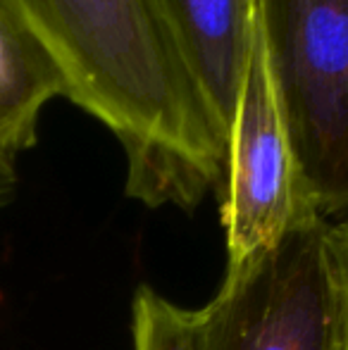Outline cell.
Masks as SVG:
<instances>
[{
  "label": "cell",
  "instance_id": "6da1fadb",
  "mask_svg": "<svg viewBox=\"0 0 348 350\" xmlns=\"http://www.w3.org/2000/svg\"><path fill=\"white\" fill-rule=\"evenodd\" d=\"M51 53L65 98L126 157V196L193 210L222 191L229 136L186 65L160 0H0Z\"/></svg>",
  "mask_w": 348,
  "mask_h": 350
},
{
  "label": "cell",
  "instance_id": "7a4b0ae2",
  "mask_svg": "<svg viewBox=\"0 0 348 350\" xmlns=\"http://www.w3.org/2000/svg\"><path fill=\"white\" fill-rule=\"evenodd\" d=\"M200 350H346L332 224L322 217L241 265L198 310Z\"/></svg>",
  "mask_w": 348,
  "mask_h": 350
},
{
  "label": "cell",
  "instance_id": "3957f363",
  "mask_svg": "<svg viewBox=\"0 0 348 350\" xmlns=\"http://www.w3.org/2000/svg\"><path fill=\"white\" fill-rule=\"evenodd\" d=\"M284 120L312 208L348 212V0H258Z\"/></svg>",
  "mask_w": 348,
  "mask_h": 350
},
{
  "label": "cell",
  "instance_id": "277c9868",
  "mask_svg": "<svg viewBox=\"0 0 348 350\" xmlns=\"http://www.w3.org/2000/svg\"><path fill=\"white\" fill-rule=\"evenodd\" d=\"M222 196L229 267L277 245L289 231L322 219L303 186L269 65L258 0L253 8L251 41L237 107L229 126Z\"/></svg>",
  "mask_w": 348,
  "mask_h": 350
},
{
  "label": "cell",
  "instance_id": "5b68a950",
  "mask_svg": "<svg viewBox=\"0 0 348 350\" xmlns=\"http://www.w3.org/2000/svg\"><path fill=\"white\" fill-rule=\"evenodd\" d=\"M186 65L229 136L256 0H160Z\"/></svg>",
  "mask_w": 348,
  "mask_h": 350
},
{
  "label": "cell",
  "instance_id": "8992f818",
  "mask_svg": "<svg viewBox=\"0 0 348 350\" xmlns=\"http://www.w3.org/2000/svg\"><path fill=\"white\" fill-rule=\"evenodd\" d=\"M67 86L51 53L0 3V157L17 162L38 143L41 115Z\"/></svg>",
  "mask_w": 348,
  "mask_h": 350
},
{
  "label": "cell",
  "instance_id": "52a82bcc",
  "mask_svg": "<svg viewBox=\"0 0 348 350\" xmlns=\"http://www.w3.org/2000/svg\"><path fill=\"white\" fill-rule=\"evenodd\" d=\"M131 310L134 350H200L198 310L176 308L148 286L136 291Z\"/></svg>",
  "mask_w": 348,
  "mask_h": 350
},
{
  "label": "cell",
  "instance_id": "ba28073f",
  "mask_svg": "<svg viewBox=\"0 0 348 350\" xmlns=\"http://www.w3.org/2000/svg\"><path fill=\"white\" fill-rule=\"evenodd\" d=\"M332 243H334L336 265H339L341 286H344V305H346V350H348V219L332 224Z\"/></svg>",
  "mask_w": 348,
  "mask_h": 350
},
{
  "label": "cell",
  "instance_id": "9c48e42d",
  "mask_svg": "<svg viewBox=\"0 0 348 350\" xmlns=\"http://www.w3.org/2000/svg\"><path fill=\"white\" fill-rule=\"evenodd\" d=\"M17 186H19L17 162H10L5 157H0V212L14 200Z\"/></svg>",
  "mask_w": 348,
  "mask_h": 350
}]
</instances>
